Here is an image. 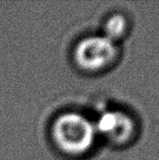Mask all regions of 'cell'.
<instances>
[{
  "instance_id": "cell-1",
  "label": "cell",
  "mask_w": 159,
  "mask_h": 160,
  "mask_svg": "<svg viewBox=\"0 0 159 160\" xmlns=\"http://www.w3.org/2000/svg\"><path fill=\"white\" fill-rule=\"evenodd\" d=\"M52 136L58 148L70 155H81L92 148L97 132L95 125L77 112H65L54 122Z\"/></svg>"
},
{
  "instance_id": "cell-2",
  "label": "cell",
  "mask_w": 159,
  "mask_h": 160,
  "mask_svg": "<svg viewBox=\"0 0 159 160\" xmlns=\"http://www.w3.org/2000/svg\"><path fill=\"white\" fill-rule=\"evenodd\" d=\"M117 46L106 36H91L80 41L74 52L79 67L87 71H99L112 64L117 57Z\"/></svg>"
},
{
  "instance_id": "cell-3",
  "label": "cell",
  "mask_w": 159,
  "mask_h": 160,
  "mask_svg": "<svg viewBox=\"0 0 159 160\" xmlns=\"http://www.w3.org/2000/svg\"><path fill=\"white\" fill-rule=\"evenodd\" d=\"M94 125L97 134L114 144H124L128 142L135 132L133 119L121 111L102 112Z\"/></svg>"
},
{
  "instance_id": "cell-4",
  "label": "cell",
  "mask_w": 159,
  "mask_h": 160,
  "mask_svg": "<svg viewBox=\"0 0 159 160\" xmlns=\"http://www.w3.org/2000/svg\"><path fill=\"white\" fill-rule=\"evenodd\" d=\"M127 19L122 14H115L112 15L108 18L106 23H104V35L112 42H116L120 40L127 31Z\"/></svg>"
}]
</instances>
